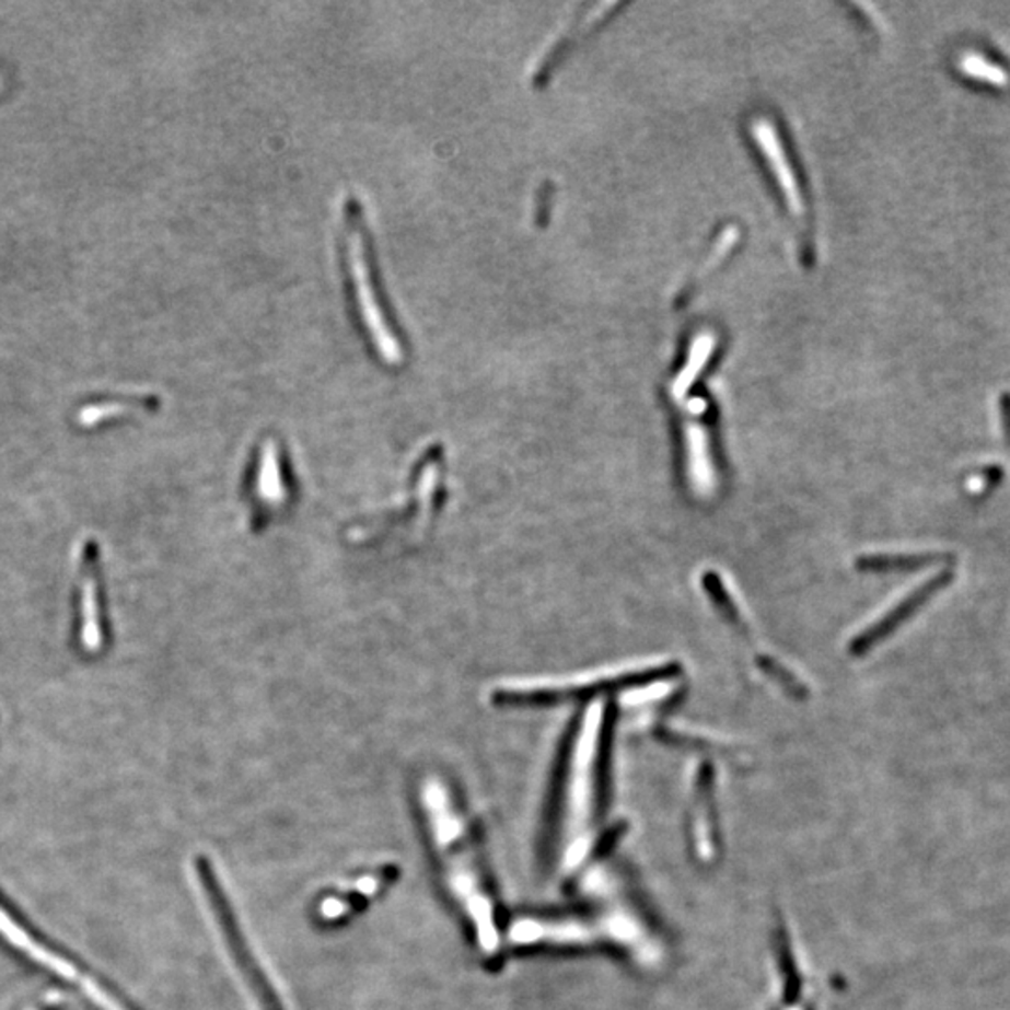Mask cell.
<instances>
[{
	"label": "cell",
	"instance_id": "52a82bcc",
	"mask_svg": "<svg viewBox=\"0 0 1010 1010\" xmlns=\"http://www.w3.org/2000/svg\"><path fill=\"white\" fill-rule=\"evenodd\" d=\"M79 579H81V638L89 653H102L109 642L107 611H105L104 584L100 574V550L92 537L79 545Z\"/></svg>",
	"mask_w": 1010,
	"mask_h": 1010
},
{
	"label": "cell",
	"instance_id": "6da1fadb",
	"mask_svg": "<svg viewBox=\"0 0 1010 1010\" xmlns=\"http://www.w3.org/2000/svg\"><path fill=\"white\" fill-rule=\"evenodd\" d=\"M337 252L348 313L361 341L384 368H403L410 358V341L393 310L368 218L355 197L343 202Z\"/></svg>",
	"mask_w": 1010,
	"mask_h": 1010
},
{
	"label": "cell",
	"instance_id": "9a60e30c",
	"mask_svg": "<svg viewBox=\"0 0 1010 1010\" xmlns=\"http://www.w3.org/2000/svg\"><path fill=\"white\" fill-rule=\"evenodd\" d=\"M704 585H706V590H708L709 595H711V599H713L715 605L721 608L722 614H724V616H727V618L730 619L732 624L740 625V612H738V608H735L734 605V601L730 599L727 590H724L722 580L719 579L717 574L709 573L706 574V579H704Z\"/></svg>",
	"mask_w": 1010,
	"mask_h": 1010
},
{
	"label": "cell",
	"instance_id": "4fadbf2b",
	"mask_svg": "<svg viewBox=\"0 0 1010 1010\" xmlns=\"http://www.w3.org/2000/svg\"><path fill=\"white\" fill-rule=\"evenodd\" d=\"M962 70L970 76V78L978 79V81H985V83L998 84V86H1009L1010 76L1007 71L999 70L996 66L986 62L985 58L977 57V55H967L962 60Z\"/></svg>",
	"mask_w": 1010,
	"mask_h": 1010
},
{
	"label": "cell",
	"instance_id": "5b68a950",
	"mask_svg": "<svg viewBox=\"0 0 1010 1010\" xmlns=\"http://www.w3.org/2000/svg\"><path fill=\"white\" fill-rule=\"evenodd\" d=\"M680 674V664L669 663L663 666L627 672L622 676L605 677L597 682L571 685V687H515L503 685L492 690V700L508 706H550L564 700H590L593 696L611 695L619 690L637 689L642 685L663 682Z\"/></svg>",
	"mask_w": 1010,
	"mask_h": 1010
},
{
	"label": "cell",
	"instance_id": "d6986e66",
	"mask_svg": "<svg viewBox=\"0 0 1010 1010\" xmlns=\"http://www.w3.org/2000/svg\"><path fill=\"white\" fill-rule=\"evenodd\" d=\"M1001 414H1003V423H1005V438H1007V444L1010 445V395H1003L1001 397Z\"/></svg>",
	"mask_w": 1010,
	"mask_h": 1010
},
{
	"label": "cell",
	"instance_id": "5bb4252c",
	"mask_svg": "<svg viewBox=\"0 0 1010 1010\" xmlns=\"http://www.w3.org/2000/svg\"><path fill=\"white\" fill-rule=\"evenodd\" d=\"M133 410V405H126V403H109V405H94L86 406L79 414V423L83 427H96L104 421H109V419L116 418V416H124V414H129Z\"/></svg>",
	"mask_w": 1010,
	"mask_h": 1010
},
{
	"label": "cell",
	"instance_id": "7a4b0ae2",
	"mask_svg": "<svg viewBox=\"0 0 1010 1010\" xmlns=\"http://www.w3.org/2000/svg\"><path fill=\"white\" fill-rule=\"evenodd\" d=\"M421 803L445 885L471 920L479 951L485 956H496L500 949V933L496 927L495 906L483 882L471 833L457 803L448 786L438 779L423 782Z\"/></svg>",
	"mask_w": 1010,
	"mask_h": 1010
},
{
	"label": "cell",
	"instance_id": "9c48e42d",
	"mask_svg": "<svg viewBox=\"0 0 1010 1010\" xmlns=\"http://www.w3.org/2000/svg\"><path fill=\"white\" fill-rule=\"evenodd\" d=\"M252 477L253 506L265 513L274 515L289 500L287 474H285L283 455L276 442L266 440L255 457Z\"/></svg>",
	"mask_w": 1010,
	"mask_h": 1010
},
{
	"label": "cell",
	"instance_id": "30bf717a",
	"mask_svg": "<svg viewBox=\"0 0 1010 1010\" xmlns=\"http://www.w3.org/2000/svg\"><path fill=\"white\" fill-rule=\"evenodd\" d=\"M753 133L759 152H762V155H766L767 161H769V169H771L775 181L780 184V191L785 197L788 212L792 213L793 221H798L799 229L804 231L806 229V225H804L806 223V210H804L803 195L799 191L798 181H796V174H792V167L788 165V158H786L785 147H782L780 137L775 136L773 126H769V123L762 120V118H759L758 123H754Z\"/></svg>",
	"mask_w": 1010,
	"mask_h": 1010
},
{
	"label": "cell",
	"instance_id": "8992f818",
	"mask_svg": "<svg viewBox=\"0 0 1010 1010\" xmlns=\"http://www.w3.org/2000/svg\"><path fill=\"white\" fill-rule=\"evenodd\" d=\"M0 936L7 940L8 945L20 951L26 960H31L44 970H49L53 975H57L70 985H78L79 990L83 991L86 998L92 999L97 1009L128 1010L123 1003H118V999L113 998L104 986L89 975H84L78 965L65 959L62 954H58L57 951H53L51 947L38 940L33 932H28L2 904H0Z\"/></svg>",
	"mask_w": 1010,
	"mask_h": 1010
},
{
	"label": "cell",
	"instance_id": "ba28073f",
	"mask_svg": "<svg viewBox=\"0 0 1010 1010\" xmlns=\"http://www.w3.org/2000/svg\"><path fill=\"white\" fill-rule=\"evenodd\" d=\"M953 579V571H943V573L936 574L932 579L927 580L925 584L919 585L915 592L904 597V601H901L898 605L893 606L882 619H878L875 624L870 625L867 631H862L859 637L854 638L850 646L851 653L854 655H864L867 651L872 650L875 643L882 642L883 638H887L891 632H895L896 627H901L904 622L912 618L920 606L927 605L928 601L936 593H940L943 588L951 584Z\"/></svg>",
	"mask_w": 1010,
	"mask_h": 1010
},
{
	"label": "cell",
	"instance_id": "2e32d148",
	"mask_svg": "<svg viewBox=\"0 0 1010 1010\" xmlns=\"http://www.w3.org/2000/svg\"><path fill=\"white\" fill-rule=\"evenodd\" d=\"M1003 476L1005 471L1001 466L990 464V466H985V468H980V471L967 477L965 479V489L970 495H985V492H990L994 487H998Z\"/></svg>",
	"mask_w": 1010,
	"mask_h": 1010
},
{
	"label": "cell",
	"instance_id": "7c38bea8",
	"mask_svg": "<svg viewBox=\"0 0 1010 1010\" xmlns=\"http://www.w3.org/2000/svg\"><path fill=\"white\" fill-rule=\"evenodd\" d=\"M390 874L382 875H365L361 878L358 882V887L352 889L347 896H329L326 901L321 904V917L326 920L339 919V917H345L348 912H352L358 904H360L361 898H368V896L376 893L380 887V883L384 882V878Z\"/></svg>",
	"mask_w": 1010,
	"mask_h": 1010
},
{
	"label": "cell",
	"instance_id": "ffe728a7",
	"mask_svg": "<svg viewBox=\"0 0 1010 1010\" xmlns=\"http://www.w3.org/2000/svg\"><path fill=\"white\" fill-rule=\"evenodd\" d=\"M0 84H2V83H0Z\"/></svg>",
	"mask_w": 1010,
	"mask_h": 1010
},
{
	"label": "cell",
	"instance_id": "3957f363",
	"mask_svg": "<svg viewBox=\"0 0 1010 1010\" xmlns=\"http://www.w3.org/2000/svg\"><path fill=\"white\" fill-rule=\"evenodd\" d=\"M509 940L513 945H588L593 941H612L631 949L638 954H648L655 949L642 920L625 909H605L569 917H526L509 928Z\"/></svg>",
	"mask_w": 1010,
	"mask_h": 1010
},
{
	"label": "cell",
	"instance_id": "e0dca14e",
	"mask_svg": "<svg viewBox=\"0 0 1010 1010\" xmlns=\"http://www.w3.org/2000/svg\"><path fill=\"white\" fill-rule=\"evenodd\" d=\"M758 663H759V666H762V669L767 670V674H769V676H773L775 677V680H777V682L782 683L786 689L790 690V693H793V695H799V696L804 695L803 685H801V683H799L798 680H796V677H793L792 674H790V672H786V670L782 669V666H779V664L777 663H773V661H769L767 657L766 659H764V661L759 659Z\"/></svg>",
	"mask_w": 1010,
	"mask_h": 1010
},
{
	"label": "cell",
	"instance_id": "8fae6325",
	"mask_svg": "<svg viewBox=\"0 0 1010 1010\" xmlns=\"http://www.w3.org/2000/svg\"><path fill=\"white\" fill-rule=\"evenodd\" d=\"M949 560V556L943 554H898V556H864L857 560V567L861 571L869 573H893V571H919L922 567L933 566V564H943Z\"/></svg>",
	"mask_w": 1010,
	"mask_h": 1010
},
{
	"label": "cell",
	"instance_id": "ac0fdd59",
	"mask_svg": "<svg viewBox=\"0 0 1010 1010\" xmlns=\"http://www.w3.org/2000/svg\"><path fill=\"white\" fill-rule=\"evenodd\" d=\"M60 1007H62V998H58V996H53V998L51 996H46V998L36 1001L33 1007H26V1009L23 1010H60Z\"/></svg>",
	"mask_w": 1010,
	"mask_h": 1010
},
{
	"label": "cell",
	"instance_id": "277c9868",
	"mask_svg": "<svg viewBox=\"0 0 1010 1010\" xmlns=\"http://www.w3.org/2000/svg\"><path fill=\"white\" fill-rule=\"evenodd\" d=\"M195 874L199 883L200 895L207 902L208 912L212 914L213 922L218 927L219 936L223 940L227 953L231 956L232 964L236 965L240 977L252 991L257 1001L258 1010H285L283 1001L277 996L271 986L270 978L266 977L263 965L258 962L257 954H253L249 941L245 940L244 930L239 927L236 915L232 912L231 902L225 891L221 887L213 864L207 859H197Z\"/></svg>",
	"mask_w": 1010,
	"mask_h": 1010
}]
</instances>
